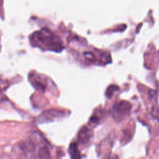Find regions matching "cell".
Returning a JSON list of instances; mask_svg holds the SVG:
<instances>
[{
  "label": "cell",
  "mask_w": 159,
  "mask_h": 159,
  "mask_svg": "<svg viewBox=\"0 0 159 159\" xmlns=\"http://www.w3.org/2000/svg\"><path fill=\"white\" fill-rule=\"evenodd\" d=\"M39 155L40 158H49L50 157V153L47 147H42L40 149L39 152Z\"/></svg>",
  "instance_id": "8992f818"
},
{
  "label": "cell",
  "mask_w": 159,
  "mask_h": 159,
  "mask_svg": "<svg viewBox=\"0 0 159 159\" xmlns=\"http://www.w3.org/2000/svg\"><path fill=\"white\" fill-rule=\"evenodd\" d=\"M33 37L36 42L44 45L51 50L59 52L63 48L62 43L59 38L46 29L34 33Z\"/></svg>",
  "instance_id": "6da1fadb"
},
{
  "label": "cell",
  "mask_w": 159,
  "mask_h": 159,
  "mask_svg": "<svg viewBox=\"0 0 159 159\" xmlns=\"http://www.w3.org/2000/svg\"><path fill=\"white\" fill-rule=\"evenodd\" d=\"M118 89H119V88L117 86H116V85H111V86H109L107 88V90L106 91V96L109 98H111L113 95L114 93L117 91L118 90Z\"/></svg>",
  "instance_id": "5b68a950"
},
{
  "label": "cell",
  "mask_w": 159,
  "mask_h": 159,
  "mask_svg": "<svg viewBox=\"0 0 159 159\" xmlns=\"http://www.w3.org/2000/svg\"><path fill=\"white\" fill-rule=\"evenodd\" d=\"M92 136H93L92 131L86 126L83 127L80 129L78 135V140L82 144H85L88 143L91 140Z\"/></svg>",
  "instance_id": "7a4b0ae2"
},
{
  "label": "cell",
  "mask_w": 159,
  "mask_h": 159,
  "mask_svg": "<svg viewBox=\"0 0 159 159\" xmlns=\"http://www.w3.org/2000/svg\"><path fill=\"white\" fill-rule=\"evenodd\" d=\"M114 111L116 114H124L129 110V104L125 101H120L114 106Z\"/></svg>",
  "instance_id": "3957f363"
},
{
  "label": "cell",
  "mask_w": 159,
  "mask_h": 159,
  "mask_svg": "<svg viewBox=\"0 0 159 159\" xmlns=\"http://www.w3.org/2000/svg\"><path fill=\"white\" fill-rule=\"evenodd\" d=\"M70 154L71 158H80V154L78 150V147L76 143H71L69 148Z\"/></svg>",
  "instance_id": "277c9868"
}]
</instances>
